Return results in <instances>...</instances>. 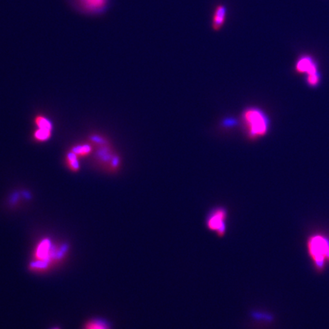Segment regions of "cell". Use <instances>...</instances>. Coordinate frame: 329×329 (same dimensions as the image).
Returning a JSON list of instances; mask_svg holds the SVG:
<instances>
[{"label": "cell", "instance_id": "1", "mask_svg": "<svg viewBox=\"0 0 329 329\" xmlns=\"http://www.w3.org/2000/svg\"><path fill=\"white\" fill-rule=\"evenodd\" d=\"M89 142L95 148V160L97 164L109 172H117L121 167L122 160L117 153L110 141L105 136L92 134Z\"/></svg>", "mask_w": 329, "mask_h": 329}, {"label": "cell", "instance_id": "2", "mask_svg": "<svg viewBox=\"0 0 329 329\" xmlns=\"http://www.w3.org/2000/svg\"><path fill=\"white\" fill-rule=\"evenodd\" d=\"M241 119L245 135L249 140L259 139L268 132V118L262 110L257 107L245 108L242 112Z\"/></svg>", "mask_w": 329, "mask_h": 329}, {"label": "cell", "instance_id": "3", "mask_svg": "<svg viewBox=\"0 0 329 329\" xmlns=\"http://www.w3.org/2000/svg\"><path fill=\"white\" fill-rule=\"evenodd\" d=\"M67 247H53L48 238L41 240L34 251V260L30 264V268L35 271H43L50 267V263L62 258L67 252Z\"/></svg>", "mask_w": 329, "mask_h": 329}, {"label": "cell", "instance_id": "4", "mask_svg": "<svg viewBox=\"0 0 329 329\" xmlns=\"http://www.w3.org/2000/svg\"><path fill=\"white\" fill-rule=\"evenodd\" d=\"M307 251L317 270L324 269L329 263V238L322 234H314L307 240Z\"/></svg>", "mask_w": 329, "mask_h": 329}, {"label": "cell", "instance_id": "5", "mask_svg": "<svg viewBox=\"0 0 329 329\" xmlns=\"http://www.w3.org/2000/svg\"><path fill=\"white\" fill-rule=\"evenodd\" d=\"M228 211L223 207L212 208L206 217L205 224L210 231L223 236L227 231Z\"/></svg>", "mask_w": 329, "mask_h": 329}, {"label": "cell", "instance_id": "6", "mask_svg": "<svg viewBox=\"0 0 329 329\" xmlns=\"http://www.w3.org/2000/svg\"><path fill=\"white\" fill-rule=\"evenodd\" d=\"M72 6L80 13L97 16L107 10L111 0H70Z\"/></svg>", "mask_w": 329, "mask_h": 329}, {"label": "cell", "instance_id": "7", "mask_svg": "<svg viewBox=\"0 0 329 329\" xmlns=\"http://www.w3.org/2000/svg\"><path fill=\"white\" fill-rule=\"evenodd\" d=\"M228 16V8L225 4L219 3L215 6L211 16V27L212 30L218 31L223 28L226 24Z\"/></svg>", "mask_w": 329, "mask_h": 329}, {"label": "cell", "instance_id": "8", "mask_svg": "<svg viewBox=\"0 0 329 329\" xmlns=\"http://www.w3.org/2000/svg\"><path fill=\"white\" fill-rule=\"evenodd\" d=\"M80 158L78 157L73 152L69 149L65 154L64 160H65V164L67 168L72 172H78L80 171Z\"/></svg>", "mask_w": 329, "mask_h": 329}, {"label": "cell", "instance_id": "9", "mask_svg": "<svg viewBox=\"0 0 329 329\" xmlns=\"http://www.w3.org/2000/svg\"><path fill=\"white\" fill-rule=\"evenodd\" d=\"M297 69L299 72H306L308 75L317 73L316 67L310 57H305L300 59L297 63Z\"/></svg>", "mask_w": 329, "mask_h": 329}, {"label": "cell", "instance_id": "10", "mask_svg": "<svg viewBox=\"0 0 329 329\" xmlns=\"http://www.w3.org/2000/svg\"><path fill=\"white\" fill-rule=\"evenodd\" d=\"M70 149L79 158L86 157L94 152V147L89 142L75 144Z\"/></svg>", "mask_w": 329, "mask_h": 329}, {"label": "cell", "instance_id": "11", "mask_svg": "<svg viewBox=\"0 0 329 329\" xmlns=\"http://www.w3.org/2000/svg\"><path fill=\"white\" fill-rule=\"evenodd\" d=\"M82 329H112L108 321L101 318H93L89 319L83 325Z\"/></svg>", "mask_w": 329, "mask_h": 329}, {"label": "cell", "instance_id": "12", "mask_svg": "<svg viewBox=\"0 0 329 329\" xmlns=\"http://www.w3.org/2000/svg\"><path fill=\"white\" fill-rule=\"evenodd\" d=\"M34 123L36 128L45 129L53 131V123L45 115H37L34 118Z\"/></svg>", "mask_w": 329, "mask_h": 329}, {"label": "cell", "instance_id": "13", "mask_svg": "<svg viewBox=\"0 0 329 329\" xmlns=\"http://www.w3.org/2000/svg\"><path fill=\"white\" fill-rule=\"evenodd\" d=\"M52 136V130L36 128L33 133V139L38 142H45L49 141Z\"/></svg>", "mask_w": 329, "mask_h": 329}, {"label": "cell", "instance_id": "14", "mask_svg": "<svg viewBox=\"0 0 329 329\" xmlns=\"http://www.w3.org/2000/svg\"><path fill=\"white\" fill-rule=\"evenodd\" d=\"M60 329V327H53V328H51V329Z\"/></svg>", "mask_w": 329, "mask_h": 329}]
</instances>
